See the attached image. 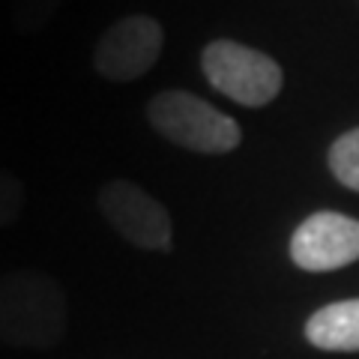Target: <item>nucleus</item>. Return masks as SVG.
I'll return each mask as SVG.
<instances>
[{
  "mask_svg": "<svg viewBox=\"0 0 359 359\" xmlns=\"http://www.w3.org/2000/svg\"><path fill=\"white\" fill-rule=\"evenodd\" d=\"M66 294L42 269L0 276V341L21 351H51L66 335Z\"/></svg>",
  "mask_w": 359,
  "mask_h": 359,
  "instance_id": "nucleus-1",
  "label": "nucleus"
},
{
  "mask_svg": "<svg viewBox=\"0 0 359 359\" xmlns=\"http://www.w3.org/2000/svg\"><path fill=\"white\" fill-rule=\"evenodd\" d=\"M147 123L165 141L183 150L222 156L240 147L243 129L240 123L222 114L204 99L189 90H162L147 102Z\"/></svg>",
  "mask_w": 359,
  "mask_h": 359,
  "instance_id": "nucleus-2",
  "label": "nucleus"
},
{
  "mask_svg": "<svg viewBox=\"0 0 359 359\" xmlns=\"http://www.w3.org/2000/svg\"><path fill=\"white\" fill-rule=\"evenodd\" d=\"M201 69L212 90L245 108L269 105L285 87V72L278 60L233 39L210 42L201 54Z\"/></svg>",
  "mask_w": 359,
  "mask_h": 359,
  "instance_id": "nucleus-3",
  "label": "nucleus"
},
{
  "mask_svg": "<svg viewBox=\"0 0 359 359\" xmlns=\"http://www.w3.org/2000/svg\"><path fill=\"white\" fill-rule=\"evenodd\" d=\"M96 207L102 219L123 240L144 252H171L174 224L165 204L147 195L132 180H108L96 195Z\"/></svg>",
  "mask_w": 359,
  "mask_h": 359,
  "instance_id": "nucleus-4",
  "label": "nucleus"
},
{
  "mask_svg": "<svg viewBox=\"0 0 359 359\" xmlns=\"http://www.w3.org/2000/svg\"><path fill=\"white\" fill-rule=\"evenodd\" d=\"M165 30L153 15L132 13L111 25L93 45V69L111 84H129L147 75L162 57Z\"/></svg>",
  "mask_w": 359,
  "mask_h": 359,
  "instance_id": "nucleus-5",
  "label": "nucleus"
},
{
  "mask_svg": "<svg viewBox=\"0 0 359 359\" xmlns=\"http://www.w3.org/2000/svg\"><path fill=\"white\" fill-rule=\"evenodd\" d=\"M290 261L306 273H332L359 261V219L332 210L311 212L290 237Z\"/></svg>",
  "mask_w": 359,
  "mask_h": 359,
  "instance_id": "nucleus-6",
  "label": "nucleus"
},
{
  "mask_svg": "<svg viewBox=\"0 0 359 359\" xmlns=\"http://www.w3.org/2000/svg\"><path fill=\"white\" fill-rule=\"evenodd\" d=\"M306 339L320 351H359V299H341L318 309L306 323Z\"/></svg>",
  "mask_w": 359,
  "mask_h": 359,
  "instance_id": "nucleus-7",
  "label": "nucleus"
},
{
  "mask_svg": "<svg viewBox=\"0 0 359 359\" xmlns=\"http://www.w3.org/2000/svg\"><path fill=\"white\" fill-rule=\"evenodd\" d=\"M66 0H9V27L18 36H36L57 18Z\"/></svg>",
  "mask_w": 359,
  "mask_h": 359,
  "instance_id": "nucleus-8",
  "label": "nucleus"
},
{
  "mask_svg": "<svg viewBox=\"0 0 359 359\" xmlns=\"http://www.w3.org/2000/svg\"><path fill=\"white\" fill-rule=\"evenodd\" d=\"M330 168L341 186L359 192V129L344 132L330 147Z\"/></svg>",
  "mask_w": 359,
  "mask_h": 359,
  "instance_id": "nucleus-9",
  "label": "nucleus"
},
{
  "mask_svg": "<svg viewBox=\"0 0 359 359\" xmlns=\"http://www.w3.org/2000/svg\"><path fill=\"white\" fill-rule=\"evenodd\" d=\"M25 212V183L0 168V228H13Z\"/></svg>",
  "mask_w": 359,
  "mask_h": 359,
  "instance_id": "nucleus-10",
  "label": "nucleus"
}]
</instances>
